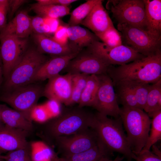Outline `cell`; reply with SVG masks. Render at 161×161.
Returning a JSON list of instances; mask_svg holds the SVG:
<instances>
[{
  "instance_id": "6da1fadb",
  "label": "cell",
  "mask_w": 161,
  "mask_h": 161,
  "mask_svg": "<svg viewBox=\"0 0 161 161\" xmlns=\"http://www.w3.org/2000/svg\"><path fill=\"white\" fill-rule=\"evenodd\" d=\"M107 74L113 83L124 81L154 83L161 79V52L117 67L110 66Z\"/></svg>"
},
{
  "instance_id": "7a4b0ae2",
  "label": "cell",
  "mask_w": 161,
  "mask_h": 161,
  "mask_svg": "<svg viewBox=\"0 0 161 161\" xmlns=\"http://www.w3.org/2000/svg\"><path fill=\"white\" fill-rule=\"evenodd\" d=\"M90 128L96 133L99 141L110 154H122L128 161L135 157L128 142L120 117L112 119L97 112L94 113Z\"/></svg>"
},
{
  "instance_id": "3957f363",
  "label": "cell",
  "mask_w": 161,
  "mask_h": 161,
  "mask_svg": "<svg viewBox=\"0 0 161 161\" xmlns=\"http://www.w3.org/2000/svg\"><path fill=\"white\" fill-rule=\"evenodd\" d=\"M94 113L78 106L65 108L46 126L45 134L54 140L61 136L69 135L90 128Z\"/></svg>"
},
{
  "instance_id": "277c9868",
  "label": "cell",
  "mask_w": 161,
  "mask_h": 161,
  "mask_svg": "<svg viewBox=\"0 0 161 161\" xmlns=\"http://www.w3.org/2000/svg\"><path fill=\"white\" fill-rule=\"evenodd\" d=\"M127 132V139L132 152L139 154L145 146L150 131L151 120L138 108H120V114Z\"/></svg>"
},
{
  "instance_id": "5b68a950",
  "label": "cell",
  "mask_w": 161,
  "mask_h": 161,
  "mask_svg": "<svg viewBox=\"0 0 161 161\" xmlns=\"http://www.w3.org/2000/svg\"><path fill=\"white\" fill-rule=\"evenodd\" d=\"M49 58L37 49H28L5 80L3 85L4 91L31 84L38 69Z\"/></svg>"
},
{
  "instance_id": "8992f818",
  "label": "cell",
  "mask_w": 161,
  "mask_h": 161,
  "mask_svg": "<svg viewBox=\"0 0 161 161\" xmlns=\"http://www.w3.org/2000/svg\"><path fill=\"white\" fill-rule=\"evenodd\" d=\"M123 44L144 56L161 52V36L125 24L118 23Z\"/></svg>"
},
{
  "instance_id": "52a82bcc",
  "label": "cell",
  "mask_w": 161,
  "mask_h": 161,
  "mask_svg": "<svg viewBox=\"0 0 161 161\" xmlns=\"http://www.w3.org/2000/svg\"><path fill=\"white\" fill-rule=\"evenodd\" d=\"M107 5L118 23L148 31L143 0H112Z\"/></svg>"
},
{
  "instance_id": "ba28073f",
  "label": "cell",
  "mask_w": 161,
  "mask_h": 161,
  "mask_svg": "<svg viewBox=\"0 0 161 161\" xmlns=\"http://www.w3.org/2000/svg\"><path fill=\"white\" fill-rule=\"evenodd\" d=\"M44 88L34 83L18 87L5 92L0 96V101L22 113L32 121L30 112L43 95Z\"/></svg>"
},
{
  "instance_id": "9c48e42d",
  "label": "cell",
  "mask_w": 161,
  "mask_h": 161,
  "mask_svg": "<svg viewBox=\"0 0 161 161\" xmlns=\"http://www.w3.org/2000/svg\"><path fill=\"white\" fill-rule=\"evenodd\" d=\"M54 140L61 157L86 151L99 142L96 133L90 128L73 134L59 136Z\"/></svg>"
},
{
  "instance_id": "30bf717a",
  "label": "cell",
  "mask_w": 161,
  "mask_h": 161,
  "mask_svg": "<svg viewBox=\"0 0 161 161\" xmlns=\"http://www.w3.org/2000/svg\"><path fill=\"white\" fill-rule=\"evenodd\" d=\"M97 75L99 84L93 107L104 115L119 117L120 108L112 80L107 73Z\"/></svg>"
},
{
  "instance_id": "8fae6325",
  "label": "cell",
  "mask_w": 161,
  "mask_h": 161,
  "mask_svg": "<svg viewBox=\"0 0 161 161\" xmlns=\"http://www.w3.org/2000/svg\"><path fill=\"white\" fill-rule=\"evenodd\" d=\"M86 49L109 66L123 65L145 56L123 44L112 47L99 41L93 42Z\"/></svg>"
},
{
  "instance_id": "7c38bea8",
  "label": "cell",
  "mask_w": 161,
  "mask_h": 161,
  "mask_svg": "<svg viewBox=\"0 0 161 161\" xmlns=\"http://www.w3.org/2000/svg\"><path fill=\"white\" fill-rule=\"evenodd\" d=\"M0 55L5 80L28 49V41L26 38L5 36L0 37Z\"/></svg>"
},
{
  "instance_id": "4fadbf2b",
  "label": "cell",
  "mask_w": 161,
  "mask_h": 161,
  "mask_svg": "<svg viewBox=\"0 0 161 161\" xmlns=\"http://www.w3.org/2000/svg\"><path fill=\"white\" fill-rule=\"evenodd\" d=\"M109 66L99 57L86 49L80 51L71 60L63 70L72 74L98 75L107 73Z\"/></svg>"
},
{
  "instance_id": "5bb4252c",
  "label": "cell",
  "mask_w": 161,
  "mask_h": 161,
  "mask_svg": "<svg viewBox=\"0 0 161 161\" xmlns=\"http://www.w3.org/2000/svg\"><path fill=\"white\" fill-rule=\"evenodd\" d=\"M73 75L69 73L59 74L49 78L44 88L43 95L49 100L65 104L71 95Z\"/></svg>"
},
{
  "instance_id": "9a60e30c",
  "label": "cell",
  "mask_w": 161,
  "mask_h": 161,
  "mask_svg": "<svg viewBox=\"0 0 161 161\" xmlns=\"http://www.w3.org/2000/svg\"><path fill=\"white\" fill-rule=\"evenodd\" d=\"M29 132L5 125L0 129V151L2 153L30 147L27 140Z\"/></svg>"
},
{
  "instance_id": "2e32d148",
  "label": "cell",
  "mask_w": 161,
  "mask_h": 161,
  "mask_svg": "<svg viewBox=\"0 0 161 161\" xmlns=\"http://www.w3.org/2000/svg\"><path fill=\"white\" fill-rule=\"evenodd\" d=\"M103 1L100 0L81 23L92 30L94 34L102 32L114 26L103 5Z\"/></svg>"
},
{
  "instance_id": "e0dca14e",
  "label": "cell",
  "mask_w": 161,
  "mask_h": 161,
  "mask_svg": "<svg viewBox=\"0 0 161 161\" xmlns=\"http://www.w3.org/2000/svg\"><path fill=\"white\" fill-rule=\"evenodd\" d=\"M79 53L76 52L64 56H53L38 69L31 83L48 79L59 74L66 66L70 61Z\"/></svg>"
},
{
  "instance_id": "ac0fdd59",
  "label": "cell",
  "mask_w": 161,
  "mask_h": 161,
  "mask_svg": "<svg viewBox=\"0 0 161 161\" xmlns=\"http://www.w3.org/2000/svg\"><path fill=\"white\" fill-rule=\"evenodd\" d=\"M31 19L27 11L19 12L7 24L0 33V37L11 36L26 38L32 33Z\"/></svg>"
},
{
  "instance_id": "d6986e66",
  "label": "cell",
  "mask_w": 161,
  "mask_h": 161,
  "mask_svg": "<svg viewBox=\"0 0 161 161\" xmlns=\"http://www.w3.org/2000/svg\"><path fill=\"white\" fill-rule=\"evenodd\" d=\"M67 31L68 44L75 52H80L93 42L99 41V39L94 33L78 25L68 26Z\"/></svg>"
},
{
  "instance_id": "ffe728a7",
  "label": "cell",
  "mask_w": 161,
  "mask_h": 161,
  "mask_svg": "<svg viewBox=\"0 0 161 161\" xmlns=\"http://www.w3.org/2000/svg\"><path fill=\"white\" fill-rule=\"evenodd\" d=\"M0 114L2 121L6 126L29 132L33 129L32 121L22 113L0 104Z\"/></svg>"
},
{
  "instance_id": "44dd1931",
  "label": "cell",
  "mask_w": 161,
  "mask_h": 161,
  "mask_svg": "<svg viewBox=\"0 0 161 161\" xmlns=\"http://www.w3.org/2000/svg\"><path fill=\"white\" fill-rule=\"evenodd\" d=\"M32 37L37 47V49L42 54H47L53 56H60L76 52L68 44L61 45L47 35L33 33Z\"/></svg>"
},
{
  "instance_id": "7402d4cb",
  "label": "cell",
  "mask_w": 161,
  "mask_h": 161,
  "mask_svg": "<svg viewBox=\"0 0 161 161\" xmlns=\"http://www.w3.org/2000/svg\"><path fill=\"white\" fill-rule=\"evenodd\" d=\"M148 31L161 36V1L143 0Z\"/></svg>"
},
{
  "instance_id": "603a6c76",
  "label": "cell",
  "mask_w": 161,
  "mask_h": 161,
  "mask_svg": "<svg viewBox=\"0 0 161 161\" xmlns=\"http://www.w3.org/2000/svg\"><path fill=\"white\" fill-rule=\"evenodd\" d=\"M111 155L99 142L94 147L83 152L59 157L61 161H101Z\"/></svg>"
},
{
  "instance_id": "cb8c5ba5",
  "label": "cell",
  "mask_w": 161,
  "mask_h": 161,
  "mask_svg": "<svg viewBox=\"0 0 161 161\" xmlns=\"http://www.w3.org/2000/svg\"><path fill=\"white\" fill-rule=\"evenodd\" d=\"M113 83L115 87L118 101L120 102L123 107L138 108L133 91L128 83L119 81Z\"/></svg>"
},
{
  "instance_id": "d4e9b609",
  "label": "cell",
  "mask_w": 161,
  "mask_h": 161,
  "mask_svg": "<svg viewBox=\"0 0 161 161\" xmlns=\"http://www.w3.org/2000/svg\"><path fill=\"white\" fill-rule=\"evenodd\" d=\"M143 110L149 117L161 110V79L150 85Z\"/></svg>"
},
{
  "instance_id": "484cf974",
  "label": "cell",
  "mask_w": 161,
  "mask_h": 161,
  "mask_svg": "<svg viewBox=\"0 0 161 161\" xmlns=\"http://www.w3.org/2000/svg\"><path fill=\"white\" fill-rule=\"evenodd\" d=\"M99 84L97 75H90L88 78L86 86L82 93L78 103L80 107L93 106Z\"/></svg>"
},
{
  "instance_id": "4316f807",
  "label": "cell",
  "mask_w": 161,
  "mask_h": 161,
  "mask_svg": "<svg viewBox=\"0 0 161 161\" xmlns=\"http://www.w3.org/2000/svg\"><path fill=\"white\" fill-rule=\"evenodd\" d=\"M30 9L38 16L56 18L67 15L70 12L68 6L54 4L41 5L37 3L32 5Z\"/></svg>"
},
{
  "instance_id": "83f0119b",
  "label": "cell",
  "mask_w": 161,
  "mask_h": 161,
  "mask_svg": "<svg viewBox=\"0 0 161 161\" xmlns=\"http://www.w3.org/2000/svg\"><path fill=\"white\" fill-rule=\"evenodd\" d=\"M73 75L71 95L69 100L64 104L66 106H71L75 103H78L88 78L90 75L84 74Z\"/></svg>"
},
{
  "instance_id": "f1b7e54d",
  "label": "cell",
  "mask_w": 161,
  "mask_h": 161,
  "mask_svg": "<svg viewBox=\"0 0 161 161\" xmlns=\"http://www.w3.org/2000/svg\"><path fill=\"white\" fill-rule=\"evenodd\" d=\"M30 145L32 161H52L54 151L45 142L35 141Z\"/></svg>"
},
{
  "instance_id": "f546056e",
  "label": "cell",
  "mask_w": 161,
  "mask_h": 161,
  "mask_svg": "<svg viewBox=\"0 0 161 161\" xmlns=\"http://www.w3.org/2000/svg\"><path fill=\"white\" fill-rule=\"evenodd\" d=\"M150 133L146 143L140 152L150 150V148L161 139V110L152 116Z\"/></svg>"
},
{
  "instance_id": "4dcf8cb0",
  "label": "cell",
  "mask_w": 161,
  "mask_h": 161,
  "mask_svg": "<svg viewBox=\"0 0 161 161\" xmlns=\"http://www.w3.org/2000/svg\"><path fill=\"white\" fill-rule=\"evenodd\" d=\"M100 0H89L75 8L71 13L69 26L78 25L89 14L94 6Z\"/></svg>"
},
{
  "instance_id": "1f68e13d",
  "label": "cell",
  "mask_w": 161,
  "mask_h": 161,
  "mask_svg": "<svg viewBox=\"0 0 161 161\" xmlns=\"http://www.w3.org/2000/svg\"><path fill=\"white\" fill-rule=\"evenodd\" d=\"M125 81L129 84L133 91L138 109L143 110L146 104L150 85L148 83L141 82Z\"/></svg>"
},
{
  "instance_id": "d6a6232c",
  "label": "cell",
  "mask_w": 161,
  "mask_h": 161,
  "mask_svg": "<svg viewBox=\"0 0 161 161\" xmlns=\"http://www.w3.org/2000/svg\"><path fill=\"white\" fill-rule=\"evenodd\" d=\"M102 42L112 47L123 44L120 32L114 26L100 33L95 34Z\"/></svg>"
},
{
  "instance_id": "836d02e7",
  "label": "cell",
  "mask_w": 161,
  "mask_h": 161,
  "mask_svg": "<svg viewBox=\"0 0 161 161\" xmlns=\"http://www.w3.org/2000/svg\"><path fill=\"white\" fill-rule=\"evenodd\" d=\"M0 159L4 161H32L30 146L9 151L5 155H1Z\"/></svg>"
},
{
  "instance_id": "e575fe53",
  "label": "cell",
  "mask_w": 161,
  "mask_h": 161,
  "mask_svg": "<svg viewBox=\"0 0 161 161\" xmlns=\"http://www.w3.org/2000/svg\"><path fill=\"white\" fill-rule=\"evenodd\" d=\"M31 19L32 32L33 33L47 36L50 34V28L45 22L43 17L38 15Z\"/></svg>"
},
{
  "instance_id": "d590c367",
  "label": "cell",
  "mask_w": 161,
  "mask_h": 161,
  "mask_svg": "<svg viewBox=\"0 0 161 161\" xmlns=\"http://www.w3.org/2000/svg\"><path fill=\"white\" fill-rule=\"evenodd\" d=\"M30 117L32 120L41 123L45 122L51 119L43 105H37L35 106L31 111Z\"/></svg>"
},
{
  "instance_id": "8d00e7d4",
  "label": "cell",
  "mask_w": 161,
  "mask_h": 161,
  "mask_svg": "<svg viewBox=\"0 0 161 161\" xmlns=\"http://www.w3.org/2000/svg\"><path fill=\"white\" fill-rule=\"evenodd\" d=\"M67 26L60 25L54 33L52 38L54 41L63 45L68 44V37L67 31Z\"/></svg>"
},
{
  "instance_id": "74e56055",
  "label": "cell",
  "mask_w": 161,
  "mask_h": 161,
  "mask_svg": "<svg viewBox=\"0 0 161 161\" xmlns=\"http://www.w3.org/2000/svg\"><path fill=\"white\" fill-rule=\"evenodd\" d=\"M43 105L48 113L51 119L58 116L61 112L60 103L55 100H49Z\"/></svg>"
},
{
  "instance_id": "f35d334b",
  "label": "cell",
  "mask_w": 161,
  "mask_h": 161,
  "mask_svg": "<svg viewBox=\"0 0 161 161\" xmlns=\"http://www.w3.org/2000/svg\"><path fill=\"white\" fill-rule=\"evenodd\" d=\"M136 161H161V157L153 153L150 150L135 155Z\"/></svg>"
},
{
  "instance_id": "ab89813d",
  "label": "cell",
  "mask_w": 161,
  "mask_h": 161,
  "mask_svg": "<svg viewBox=\"0 0 161 161\" xmlns=\"http://www.w3.org/2000/svg\"><path fill=\"white\" fill-rule=\"evenodd\" d=\"M25 0H9V7L8 13L9 18L11 19L15 13L20 6L27 2Z\"/></svg>"
},
{
  "instance_id": "60d3db41",
  "label": "cell",
  "mask_w": 161,
  "mask_h": 161,
  "mask_svg": "<svg viewBox=\"0 0 161 161\" xmlns=\"http://www.w3.org/2000/svg\"><path fill=\"white\" fill-rule=\"evenodd\" d=\"M37 3L41 5H59L68 6L76 0H37Z\"/></svg>"
},
{
  "instance_id": "b9f144b4",
  "label": "cell",
  "mask_w": 161,
  "mask_h": 161,
  "mask_svg": "<svg viewBox=\"0 0 161 161\" xmlns=\"http://www.w3.org/2000/svg\"><path fill=\"white\" fill-rule=\"evenodd\" d=\"M43 17L45 22L50 28V34L54 33L60 25L58 18L48 17Z\"/></svg>"
},
{
  "instance_id": "7bdbcfd3",
  "label": "cell",
  "mask_w": 161,
  "mask_h": 161,
  "mask_svg": "<svg viewBox=\"0 0 161 161\" xmlns=\"http://www.w3.org/2000/svg\"><path fill=\"white\" fill-rule=\"evenodd\" d=\"M8 10V7L0 6V33L7 24V17Z\"/></svg>"
},
{
  "instance_id": "ee69618b",
  "label": "cell",
  "mask_w": 161,
  "mask_h": 161,
  "mask_svg": "<svg viewBox=\"0 0 161 161\" xmlns=\"http://www.w3.org/2000/svg\"><path fill=\"white\" fill-rule=\"evenodd\" d=\"M151 147H152V152L158 157H161V152L157 147L156 146L154 145H153Z\"/></svg>"
},
{
  "instance_id": "f6af8a7d",
  "label": "cell",
  "mask_w": 161,
  "mask_h": 161,
  "mask_svg": "<svg viewBox=\"0 0 161 161\" xmlns=\"http://www.w3.org/2000/svg\"><path fill=\"white\" fill-rule=\"evenodd\" d=\"M3 75V65L1 58L0 55V86L2 80Z\"/></svg>"
},
{
  "instance_id": "bcb514c9",
  "label": "cell",
  "mask_w": 161,
  "mask_h": 161,
  "mask_svg": "<svg viewBox=\"0 0 161 161\" xmlns=\"http://www.w3.org/2000/svg\"><path fill=\"white\" fill-rule=\"evenodd\" d=\"M123 159V157H117L114 160H112L109 157H105L103 158L101 161H121Z\"/></svg>"
},
{
  "instance_id": "7dc6e473",
  "label": "cell",
  "mask_w": 161,
  "mask_h": 161,
  "mask_svg": "<svg viewBox=\"0 0 161 161\" xmlns=\"http://www.w3.org/2000/svg\"><path fill=\"white\" fill-rule=\"evenodd\" d=\"M9 0H0V6H6L9 7Z\"/></svg>"
},
{
  "instance_id": "c3c4849f",
  "label": "cell",
  "mask_w": 161,
  "mask_h": 161,
  "mask_svg": "<svg viewBox=\"0 0 161 161\" xmlns=\"http://www.w3.org/2000/svg\"><path fill=\"white\" fill-rule=\"evenodd\" d=\"M52 161H61L59 157H58L56 153L54 151V152L53 154L52 158Z\"/></svg>"
},
{
  "instance_id": "681fc988",
  "label": "cell",
  "mask_w": 161,
  "mask_h": 161,
  "mask_svg": "<svg viewBox=\"0 0 161 161\" xmlns=\"http://www.w3.org/2000/svg\"><path fill=\"white\" fill-rule=\"evenodd\" d=\"M5 126L3 122L1 119L0 114V129L2 128Z\"/></svg>"
},
{
  "instance_id": "f907efd6",
  "label": "cell",
  "mask_w": 161,
  "mask_h": 161,
  "mask_svg": "<svg viewBox=\"0 0 161 161\" xmlns=\"http://www.w3.org/2000/svg\"><path fill=\"white\" fill-rule=\"evenodd\" d=\"M0 161H4L2 159H0Z\"/></svg>"
},
{
  "instance_id": "816d5d0a",
  "label": "cell",
  "mask_w": 161,
  "mask_h": 161,
  "mask_svg": "<svg viewBox=\"0 0 161 161\" xmlns=\"http://www.w3.org/2000/svg\"><path fill=\"white\" fill-rule=\"evenodd\" d=\"M2 154V153L1 151H0V156L1 155V154Z\"/></svg>"
}]
</instances>
